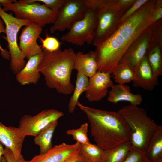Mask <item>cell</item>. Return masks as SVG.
Here are the masks:
<instances>
[{"instance_id":"cell-1","label":"cell","mask_w":162,"mask_h":162,"mask_svg":"<svg viewBox=\"0 0 162 162\" xmlns=\"http://www.w3.org/2000/svg\"><path fill=\"white\" fill-rule=\"evenodd\" d=\"M156 0L148 1L119 26L94 51L98 70L112 72L131 45L152 25L150 16Z\"/></svg>"},{"instance_id":"cell-2","label":"cell","mask_w":162,"mask_h":162,"mask_svg":"<svg viewBox=\"0 0 162 162\" xmlns=\"http://www.w3.org/2000/svg\"><path fill=\"white\" fill-rule=\"evenodd\" d=\"M77 106L86 115L96 144L104 150L130 141V128L118 111L89 107L79 101Z\"/></svg>"},{"instance_id":"cell-3","label":"cell","mask_w":162,"mask_h":162,"mask_svg":"<svg viewBox=\"0 0 162 162\" xmlns=\"http://www.w3.org/2000/svg\"><path fill=\"white\" fill-rule=\"evenodd\" d=\"M75 54L71 48L52 52L44 50L38 69L49 88L64 95L73 92L74 87L71 77Z\"/></svg>"},{"instance_id":"cell-4","label":"cell","mask_w":162,"mask_h":162,"mask_svg":"<svg viewBox=\"0 0 162 162\" xmlns=\"http://www.w3.org/2000/svg\"><path fill=\"white\" fill-rule=\"evenodd\" d=\"M118 111L130 128V141L132 147L145 152L158 125L148 116L144 109L138 106L129 104Z\"/></svg>"},{"instance_id":"cell-5","label":"cell","mask_w":162,"mask_h":162,"mask_svg":"<svg viewBox=\"0 0 162 162\" xmlns=\"http://www.w3.org/2000/svg\"><path fill=\"white\" fill-rule=\"evenodd\" d=\"M88 7L95 12L97 26L92 44L96 47L110 36L119 27L125 12L116 0H86Z\"/></svg>"},{"instance_id":"cell-6","label":"cell","mask_w":162,"mask_h":162,"mask_svg":"<svg viewBox=\"0 0 162 162\" xmlns=\"http://www.w3.org/2000/svg\"><path fill=\"white\" fill-rule=\"evenodd\" d=\"M0 4V17L5 26L6 36L3 38L8 43L10 62V69L16 75L21 70L26 64L17 43V35L21 28L31 22L26 19L17 18L11 13L8 14L4 11Z\"/></svg>"},{"instance_id":"cell-7","label":"cell","mask_w":162,"mask_h":162,"mask_svg":"<svg viewBox=\"0 0 162 162\" xmlns=\"http://www.w3.org/2000/svg\"><path fill=\"white\" fill-rule=\"evenodd\" d=\"M0 4L4 11H12L15 17L28 20L42 27L48 24H54L59 12L49 8L44 4L36 2L26 4L16 1Z\"/></svg>"},{"instance_id":"cell-8","label":"cell","mask_w":162,"mask_h":162,"mask_svg":"<svg viewBox=\"0 0 162 162\" xmlns=\"http://www.w3.org/2000/svg\"><path fill=\"white\" fill-rule=\"evenodd\" d=\"M97 26L95 11L88 8L84 17L74 22L61 37L63 41L81 46L92 44Z\"/></svg>"},{"instance_id":"cell-9","label":"cell","mask_w":162,"mask_h":162,"mask_svg":"<svg viewBox=\"0 0 162 162\" xmlns=\"http://www.w3.org/2000/svg\"><path fill=\"white\" fill-rule=\"evenodd\" d=\"M64 115L62 112L53 109L44 110L34 116L25 114L21 118L18 128L26 136H36L50 123Z\"/></svg>"},{"instance_id":"cell-10","label":"cell","mask_w":162,"mask_h":162,"mask_svg":"<svg viewBox=\"0 0 162 162\" xmlns=\"http://www.w3.org/2000/svg\"><path fill=\"white\" fill-rule=\"evenodd\" d=\"M88 8L86 0H67L50 27V32L69 30L74 22L84 17Z\"/></svg>"},{"instance_id":"cell-11","label":"cell","mask_w":162,"mask_h":162,"mask_svg":"<svg viewBox=\"0 0 162 162\" xmlns=\"http://www.w3.org/2000/svg\"><path fill=\"white\" fill-rule=\"evenodd\" d=\"M42 31V27L32 22L22 29L19 38V47L25 58L28 59L43 52L41 46L37 42Z\"/></svg>"},{"instance_id":"cell-12","label":"cell","mask_w":162,"mask_h":162,"mask_svg":"<svg viewBox=\"0 0 162 162\" xmlns=\"http://www.w3.org/2000/svg\"><path fill=\"white\" fill-rule=\"evenodd\" d=\"M80 144L78 142L69 144L63 142L56 145L46 153L35 155L28 161L23 162H67L80 152Z\"/></svg>"},{"instance_id":"cell-13","label":"cell","mask_w":162,"mask_h":162,"mask_svg":"<svg viewBox=\"0 0 162 162\" xmlns=\"http://www.w3.org/2000/svg\"><path fill=\"white\" fill-rule=\"evenodd\" d=\"M111 74L98 71L89 78L85 92L86 98L90 102H97L102 100L108 94L109 88L114 86Z\"/></svg>"},{"instance_id":"cell-14","label":"cell","mask_w":162,"mask_h":162,"mask_svg":"<svg viewBox=\"0 0 162 162\" xmlns=\"http://www.w3.org/2000/svg\"><path fill=\"white\" fill-rule=\"evenodd\" d=\"M151 26L131 45L119 62L126 63L134 72L146 56L152 34Z\"/></svg>"},{"instance_id":"cell-15","label":"cell","mask_w":162,"mask_h":162,"mask_svg":"<svg viewBox=\"0 0 162 162\" xmlns=\"http://www.w3.org/2000/svg\"><path fill=\"white\" fill-rule=\"evenodd\" d=\"M26 136L19 128L6 126L0 121V142L18 159L23 156L21 151Z\"/></svg>"},{"instance_id":"cell-16","label":"cell","mask_w":162,"mask_h":162,"mask_svg":"<svg viewBox=\"0 0 162 162\" xmlns=\"http://www.w3.org/2000/svg\"><path fill=\"white\" fill-rule=\"evenodd\" d=\"M135 73V79L133 81L134 87L151 91L159 85L158 77L153 72L146 56L140 62Z\"/></svg>"},{"instance_id":"cell-17","label":"cell","mask_w":162,"mask_h":162,"mask_svg":"<svg viewBox=\"0 0 162 162\" xmlns=\"http://www.w3.org/2000/svg\"><path fill=\"white\" fill-rule=\"evenodd\" d=\"M43 56V51L30 58L23 68L16 74V80L20 84L23 86L38 82L41 76L38 66Z\"/></svg>"},{"instance_id":"cell-18","label":"cell","mask_w":162,"mask_h":162,"mask_svg":"<svg viewBox=\"0 0 162 162\" xmlns=\"http://www.w3.org/2000/svg\"><path fill=\"white\" fill-rule=\"evenodd\" d=\"M73 70L88 78L98 71V65L94 51L86 53L79 51L75 53Z\"/></svg>"},{"instance_id":"cell-19","label":"cell","mask_w":162,"mask_h":162,"mask_svg":"<svg viewBox=\"0 0 162 162\" xmlns=\"http://www.w3.org/2000/svg\"><path fill=\"white\" fill-rule=\"evenodd\" d=\"M108 94L107 101L115 104L119 102L125 101L129 102L131 105L138 106L143 101L140 94L131 93L130 87L125 84L114 85L109 91Z\"/></svg>"},{"instance_id":"cell-20","label":"cell","mask_w":162,"mask_h":162,"mask_svg":"<svg viewBox=\"0 0 162 162\" xmlns=\"http://www.w3.org/2000/svg\"><path fill=\"white\" fill-rule=\"evenodd\" d=\"M58 124V121L52 122L35 136L34 142L39 147L40 154L46 153L53 147L52 140Z\"/></svg>"},{"instance_id":"cell-21","label":"cell","mask_w":162,"mask_h":162,"mask_svg":"<svg viewBox=\"0 0 162 162\" xmlns=\"http://www.w3.org/2000/svg\"><path fill=\"white\" fill-rule=\"evenodd\" d=\"M148 159L153 161L162 157V126L158 127L151 137L145 151Z\"/></svg>"},{"instance_id":"cell-22","label":"cell","mask_w":162,"mask_h":162,"mask_svg":"<svg viewBox=\"0 0 162 162\" xmlns=\"http://www.w3.org/2000/svg\"><path fill=\"white\" fill-rule=\"evenodd\" d=\"M132 148L130 141L104 150L101 162H122Z\"/></svg>"},{"instance_id":"cell-23","label":"cell","mask_w":162,"mask_h":162,"mask_svg":"<svg viewBox=\"0 0 162 162\" xmlns=\"http://www.w3.org/2000/svg\"><path fill=\"white\" fill-rule=\"evenodd\" d=\"M89 78L81 74L77 73L75 85L73 93L69 102L68 109L69 113L74 112L79 99L81 95L86 91L88 82Z\"/></svg>"},{"instance_id":"cell-24","label":"cell","mask_w":162,"mask_h":162,"mask_svg":"<svg viewBox=\"0 0 162 162\" xmlns=\"http://www.w3.org/2000/svg\"><path fill=\"white\" fill-rule=\"evenodd\" d=\"M117 84H125L133 81L135 79L134 71L127 64L119 62L111 74Z\"/></svg>"},{"instance_id":"cell-25","label":"cell","mask_w":162,"mask_h":162,"mask_svg":"<svg viewBox=\"0 0 162 162\" xmlns=\"http://www.w3.org/2000/svg\"><path fill=\"white\" fill-rule=\"evenodd\" d=\"M148 62L155 75H162V47L154 45L148 49L146 55Z\"/></svg>"},{"instance_id":"cell-26","label":"cell","mask_w":162,"mask_h":162,"mask_svg":"<svg viewBox=\"0 0 162 162\" xmlns=\"http://www.w3.org/2000/svg\"><path fill=\"white\" fill-rule=\"evenodd\" d=\"M104 152L97 144L90 142L80 145V153L91 162H101Z\"/></svg>"},{"instance_id":"cell-27","label":"cell","mask_w":162,"mask_h":162,"mask_svg":"<svg viewBox=\"0 0 162 162\" xmlns=\"http://www.w3.org/2000/svg\"><path fill=\"white\" fill-rule=\"evenodd\" d=\"M88 129V124L85 123L78 128L68 130L66 133L67 135L72 136L74 139L80 145H83L90 142L87 136Z\"/></svg>"},{"instance_id":"cell-28","label":"cell","mask_w":162,"mask_h":162,"mask_svg":"<svg viewBox=\"0 0 162 162\" xmlns=\"http://www.w3.org/2000/svg\"><path fill=\"white\" fill-rule=\"evenodd\" d=\"M152 34L148 48L158 45L162 47V19L151 26Z\"/></svg>"},{"instance_id":"cell-29","label":"cell","mask_w":162,"mask_h":162,"mask_svg":"<svg viewBox=\"0 0 162 162\" xmlns=\"http://www.w3.org/2000/svg\"><path fill=\"white\" fill-rule=\"evenodd\" d=\"M145 152L136 149L132 146L126 157L122 162H151Z\"/></svg>"},{"instance_id":"cell-30","label":"cell","mask_w":162,"mask_h":162,"mask_svg":"<svg viewBox=\"0 0 162 162\" xmlns=\"http://www.w3.org/2000/svg\"><path fill=\"white\" fill-rule=\"evenodd\" d=\"M39 38L42 44L41 47L44 50L52 52L60 49L61 43L55 37L49 36L46 34V37L44 39H43L40 37Z\"/></svg>"},{"instance_id":"cell-31","label":"cell","mask_w":162,"mask_h":162,"mask_svg":"<svg viewBox=\"0 0 162 162\" xmlns=\"http://www.w3.org/2000/svg\"><path fill=\"white\" fill-rule=\"evenodd\" d=\"M67 0H25V3L31 4L36 2L42 3L49 8L60 12Z\"/></svg>"},{"instance_id":"cell-32","label":"cell","mask_w":162,"mask_h":162,"mask_svg":"<svg viewBox=\"0 0 162 162\" xmlns=\"http://www.w3.org/2000/svg\"><path fill=\"white\" fill-rule=\"evenodd\" d=\"M148 1V0H136L134 4L123 14L119 20V26L133 15Z\"/></svg>"},{"instance_id":"cell-33","label":"cell","mask_w":162,"mask_h":162,"mask_svg":"<svg viewBox=\"0 0 162 162\" xmlns=\"http://www.w3.org/2000/svg\"><path fill=\"white\" fill-rule=\"evenodd\" d=\"M162 0H156L154 8L150 16L152 25L162 19Z\"/></svg>"},{"instance_id":"cell-34","label":"cell","mask_w":162,"mask_h":162,"mask_svg":"<svg viewBox=\"0 0 162 162\" xmlns=\"http://www.w3.org/2000/svg\"><path fill=\"white\" fill-rule=\"evenodd\" d=\"M3 156L8 162H23L24 158L23 156L19 159H16L11 151L6 147L4 148Z\"/></svg>"},{"instance_id":"cell-35","label":"cell","mask_w":162,"mask_h":162,"mask_svg":"<svg viewBox=\"0 0 162 162\" xmlns=\"http://www.w3.org/2000/svg\"><path fill=\"white\" fill-rule=\"evenodd\" d=\"M4 23L0 17V33H3L5 34V27L4 25ZM0 51H1V54L3 58L6 59H10V56L9 52L6 50H4L1 47L0 44Z\"/></svg>"},{"instance_id":"cell-36","label":"cell","mask_w":162,"mask_h":162,"mask_svg":"<svg viewBox=\"0 0 162 162\" xmlns=\"http://www.w3.org/2000/svg\"><path fill=\"white\" fill-rule=\"evenodd\" d=\"M136 0H116L118 5L126 12Z\"/></svg>"},{"instance_id":"cell-37","label":"cell","mask_w":162,"mask_h":162,"mask_svg":"<svg viewBox=\"0 0 162 162\" xmlns=\"http://www.w3.org/2000/svg\"><path fill=\"white\" fill-rule=\"evenodd\" d=\"M80 152L70 158L67 162H77L80 157Z\"/></svg>"},{"instance_id":"cell-38","label":"cell","mask_w":162,"mask_h":162,"mask_svg":"<svg viewBox=\"0 0 162 162\" xmlns=\"http://www.w3.org/2000/svg\"><path fill=\"white\" fill-rule=\"evenodd\" d=\"M80 155V158L77 162H91L83 156L81 153Z\"/></svg>"},{"instance_id":"cell-39","label":"cell","mask_w":162,"mask_h":162,"mask_svg":"<svg viewBox=\"0 0 162 162\" xmlns=\"http://www.w3.org/2000/svg\"><path fill=\"white\" fill-rule=\"evenodd\" d=\"M4 148L2 146V145L0 142V162H1L2 158L3 156Z\"/></svg>"},{"instance_id":"cell-40","label":"cell","mask_w":162,"mask_h":162,"mask_svg":"<svg viewBox=\"0 0 162 162\" xmlns=\"http://www.w3.org/2000/svg\"><path fill=\"white\" fill-rule=\"evenodd\" d=\"M151 162H162V157L160 158L153 161H151Z\"/></svg>"},{"instance_id":"cell-41","label":"cell","mask_w":162,"mask_h":162,"mask_svg":"<svg viewBox=\"0 0 162 162\" xmlns=\"http://www.w3.org/2000/svg\"><path fill=\"white\" fill-rule=\"evenodd\" d=\"M1 162H8L4 158V157L3 156L2 157V160L1 161Z\"/></svg>"}]
</instances>
